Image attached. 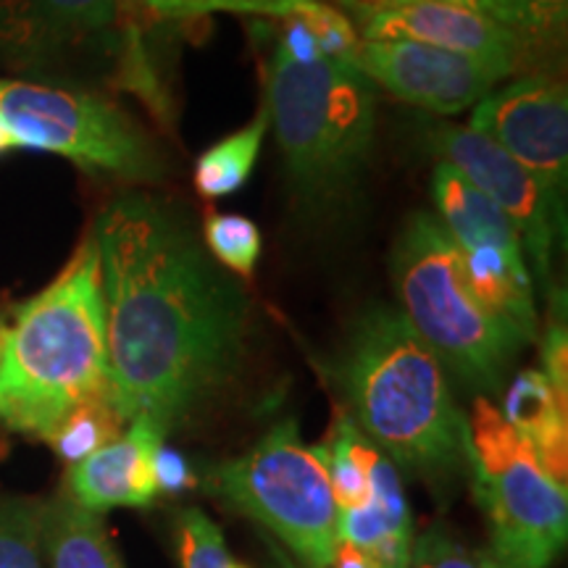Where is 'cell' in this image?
<instances>
[{"instance_id": "obj_17", "label": "cell", "mask_w": 568, "mask_h": 568, "mask_svg": "<svg viewBox=\"0 0 568 568\" xmlns=\"http://www.w3.org/2000/svg\"><path fill=\"white\" fill-rule=\"evenodd\" d=\"M568 403L560 400L539 368H527L510 382L503 418L531 447L539 464L552 479L566 485L568 479Z\"/></svg>"}, {"instance_id": "obj_23", "label": "cell", "mask_w": 568, "mask_h": 568, "mask_svg": "<svg viewBox=\"0 0 568 568\" xmlns=\"http://www.w3.org/2000/svg\"><path fill=\"white\" fill-rule=\"evenodd\" d=\"M124 422L119 418L116 410L109 403V395L95 397V400L84 403L82 408H77L71 414L59 432H55L51 445L55 453L69 464H77L90 453H95L98 447L119 437V426Z\"/></svg>"}, {"instance_id": "obj_10", "label": "cell", "mask_w": 568, "mask_h": 568, "mask_svg": "<svg viewBox=\"0 0 568 568\" xmlns=\"http://www.w3.org/2000/svg\"><path fill=\"white\" fill-rule=\"evenodd\" d=\"M437 148L445 163L458 169L474 187H479L516 226L524 255L535 264L537 280L548 282L552 247L564 234L566 213L556 209L535 176L497 142L471 126L447 124L437 132Z\"/></svg>"}, {"instance_id": "obj_1", "label": "cell", "mask_w": 568, "mask_h": 568, "mask_svg": "<svg viewBox=\"0 0 568 568\" xmlns=\"http://www.w3.org/2000/svg\"><path fill=\"white\" fill-rule=\"evenodd\" d=\"M101 258L109 403L166 435L230 385L243 361L247 295L193 226L148 195L116 197L92 226Z\"/></svg>"}, {"instance_id": "obj_18", "label": "cell", "mask_w": 568, "mask_h": 568, "mask_svg": "<svg viewBox=\"0 0 568 568\" xmlns=\"http://www.w3.org/2000/svg\"><path fill=\"white\" fill-rule=\"evenodd\" d=\"M42 558L45 568H124L101 516L69 495L45 503L42 510Z\"/></svg>"}, {"instance_id": "obj_6", "label": "cell", "mask_w": 568, "mask_h": 568, "mask_svg": "<svg viewBox=\"0 0 568 568\" xmlns=\"http://www.w3.org/2000/svg\"><path fill=\"white\" fill-rule=\"evenodd\" d=\"M466 466L497 568H550L566 548L568 493L485 395L466 418Z\"/></svg>"}, {"instance_id": "obj_2", "label": "cell", "mask_w": 568, "mask_h": 568, "mask_svg": "<svg viewBox=\"0 0 568 568\" xmlns=\"http://www.w3.org/2000/svg\"><path fill=\"white\" fill-rule=\"evenodd\" d=\"M347 416L397 471L439 481L466 466V416L445 366L395 305H372L339 358Z\"/></svg>"}, {"instance_id": "obj_29", "label": "cell", "mask_w": 568, "mask_h": 568, "mask_svg": "<svg viewBox=\"0 0 568 568\" xmlns=\"http://www.w3.org/2000/svg\"><path fill=\"white\" fill-rule=\"evenodd\" d=\"M339 3H343L345 9H351L355 21H358L374 11L393 9V6H403V3H414V0H339ZM447 3H460V6H468V9L481 11V0H447Z\"/></svg>"}, {"instance_id": "obj_34", "label": "cell", "mask_w": 568, "mask_h": 568, "mask_svg": "<svg viewBox=\"0 0 568 568\" xmlns=\"http://www.w3.org/2000/svg\"><path fill=\"white\" fill-rule=\"evenodd\" d=\"M0 351H3V337H0Z\"/></svg>"}, {"instance_id": "obj_12", "label": "cell", "mask_w": 568, "mask_h": 568, "mask_svg": "<svg viewBox=\"0 0 568 568\" xmlns=\"http://www.w3.org/2000/svg\"><path fill=\"white\" fill-rule=\"evenodd\" d=\"M358 67L400 101L443 116L477 105L497 80L508 77L471 55L410 40H361Z\"/></svg>"}, {"instance_id": "obj_4", "label": "cell", "mask_w": 568, "mask_h": 568, "mask_svg": "<svg viewBox=\"0 0 568 568\" xmlns=\"http://www.w3.org/2000/svg\"><path fill=\"white\" fill-rule=\"evenodd\" d=\"M376 101L358 61L295 55L274 45L268 61V124L284 166L311 201L345 195L374 145Z\"/></svg>"}, {"instance_id": "obj_28", "label": "cell", "mask_w": 568, "mask_h": 568, "mask_svg": "<svg viewBox=\"0 0 568 568\" xmlns=\"http://www.w3.org/2000/svg\"><path fill=\"white\" fill-rule=\"evenodd\" d=\"M155 479H159V489L163 493V489L187 487L193 481V474H190V468L180 453L161 445V450L155 453Z\"/></svg>"}, {"instance_id": "obj_16", "label": "cell", "mask_w": 568, "mask_h": 568, "mask_svg": "<svg viewBox=\"0 0 568 568\" xmlns=\"http://www.w3.org/2000/svg\"><path fill=\"white\" fill-rule=\"evenodd\" d=\"M437 219L458 251H497L527 258L516 226L489 197L474 187L458 169L439 161L432 174Z\"/></svg>"}, {"instance_id": "obj_14", "label": "cell", "mask_w": 568, "mask_h": 568, "mask_svg": "<svg viewBox=\"0 0 568 568\" xmlns=\"http://www.w3.org/2000/svg\"><path fill=\"white\" fill-rule=\"evenodd\" d=\"M163 432L151 418L140 416L130 429L98 447L69 468V497L92 514L113 508H145L161 493L155 479V453L163 445Z\"/></svg>"}, {"instance_id": "obj_13", "label": "cell", "mask_w": 568, "mask_h": 568, "mask_svg": "<svg viewBox=\"0 0 568 568\" xmlns=\"http://www.w3.org/2000/svg\"><path fill=\"white\" fill-rule=\"evenodd\" d=\"M358 38L364 42H424L443 51L471 55L500 69L503 74H510L521 55V45L506 27L487 13L447 0H414L368 13L358 19Z\"/></svg>"}, {"instance_id": "obj_33", "label": "cell", "mask_w": 568, "mask_h": 568, "mask_svg": "<svg viewBox=\"0 0 568 568\" xmlns=\"http://www.w3.org/2000/svg\"><path fill=\"white\" fill-rule=\"evenodd\" d=\"M13 148H17V142H13L11 132L6 130V124L0 122V155H6L9 151H13Z\"/></svg>"}, {"instance_id": "obj_3", "label": "cell", "mask_w": 568, "mask_h": 568, "mask_svg": "<svg viewBox=\"0 0 568 568\" xmlns=\"http://www.w3.org/2000/svg\"><path fill=\"white\" fill-rule=\"evenodd\" d=\"M0 429L51 443L63 422L109 395L105 305L95 237L0 329Z\"/></svg>"}, {"instance_id": "obj_9", "label": "cell", "mask_w": 568, "mask_h": 568, "mask_svg": "<svg viewBox=\"0 0 568 568\" xmlns=\"http://www.w3.org/2000/svg\"><path fill=\"white\" fill-rule=\"evenodd\" d=\"M471 130H477L521 163L566 213L568 180V95L548 77H524L489 92L474 105Z\"/></svg>"}, {"instance_id": "obj_24", "label": "cell", "mask_w": 568, "mask_h": 568, "mask_svg": "<svg viewBox=\"0 0 568 568\" xmlns=\"http://www.w3.org/2000/svg\"><path fill=\"white\" fill-rule=\"evenodd\" d=\"M176 552L182 568H251L232 556L222 529L201 508L176 514Z\"/></svg>"}, {"instance_id": "obj_15", "label": "cell", "mask_w": 568, "mask_h": 568, "mask_svg": "<svg viewBox=\"0 0 568 568\" xmlns=\"http://www.w3.org/2000/svg\"><path fill=\"white\" fill-rule=\"evenodd\" d=\"M372 500L358 510H339L337 537L372 558L376 568H408L414 548V516H410L400 471L372 447L368 456Z\"/></svg>"}, {"instance_id": "obj_21", "label": "cell", "mask_w": 568, "mask_h": 568, "mask_svg": "<svg viewBox=\"0 0 568 568\" xmlns=\"http://www.w3.org/2000/svg\"><path fill=\"white\" fill-rule=\"evenodd\" d=\"M42 510L45 503L0 497V568H45Z\"/></svg>"}, {"instance_id": "obj_19", "label": "cell", "mask_w": 568, "mask_h": 568, "mask_svg": "<svg viewBox=\"0 0 568 568\" xmlns=\"http://www.w3.org/2000/svg\"><path fill=\"white\" fill-rule=\"evenodd\" d=\"M268 130V111L264 109L251 124L209 148L195 163V187L209 201L237 193L258 161L264 134Z\"/></svg>"}, {"instance_id": "obj_5", "label": "cell", "mask_w": 568, "mask_h": 568, "mask_svg": "<svg viewBox=\"0 0 568 568\" xmlns=\"http://www.w3.org/2000/svg\"><path fill=\"white\" fill-rule=\"evenodd\" d=\"M393 280L403 314L445 372L493 393L529 339L479 303L464 258L437 216L418 211L393 247Z\"/></svg>"}, {"instance_id": "obj_20", "label": "cell", "mask_w": 568, "mask_h": 568, "mask_svg": "<svg viewBox=\"0 0 568 568\" xmlns=\"http://www.w3.org/2000/svg\"><path fill=\"white\" fill-rule=\"evenodd\" d=\"M481 13L506 27L521 51L558 48L566 38L568 0H481Z\"/></svg>"}, {"instance_id": "obj_25", "label": "cell", "mask_w": 568, "mask_h": 568, "mask_svg": "<svg viewBox=\"0 0 568 568\" xmlns=\"http://www.w3.org/2000/svg\"><path fill=\"white\" fill-rule=\"evenodd\" d=\"M408 568H497L487 550H474L445 527H429L414 537Z\"/></svg>"}, {"instance_id": "obj_8", "label": "cell", "mask_w": 568, "mask_h": 568, "mask_svg": "<svg viewBox=\"0 0 568 568\" xmlns=\"http://www.w3.org/2000/svg\"><path fill=\"white\" fill-rule=\"evenodd\" d=\"M0 122L17 148L69 159L90 174L155 182L163 161L130 113L90 92L0 80Z\"/></svg>"}, {"instance_id": "obj_32", "label": "cell", "mask_w": 568, "mask_h": 568, "mask_svg": "<svg viewBox=\"0 0 568 568\" xmlns=\"http://www.w3.org/2000/svg\"><path fill=\"white\" fill-rule=\"evenodd\" d=\"M264 545H266V552H268V568H303L293 556H290L287 550L282 548L280 542H274L272 537H266Z\"/></svg>"}, {"instance_id": "obj_26", "label": "cell", "mask_w": 568, "mask_h": 568, "mask_svg": "<svg viewBox=\"0 0 568 568\" xmlns=\"http://www.w3.org/2000/svg\"><path fill=\"white\" fill-rule=\"evenodd\" d=\"M545 379L550 382V387L556 389L560 400L568 403V337H566V324L552 318L548 332L542 339V368Z\"/></svg>"}, {"instance_id": "obj_7", "label": "cell", "mask_w": 568, "mask_h": 568, "mask_svg": "<svg viewBox=\"0 0 568 568\" xmlns=\"http://www.w3.org/2000/svg\"><path fill=\"white\" fill-rule=\"evenodd\" d=\"M209 487L303 568L329 566L339 510L322 447L305 445L295 422L276 424L243 456L213 466Z\"/></svg>"}, {"instance_id": "obj_31", "label": "cell", "mask_w": 568, "mask_h": 568, "mask_svg": "<svg viewBox=\"0 0 568 568\" xmlns=\"http://www.w3.org/2000/svg\"><path fill=\"white\" fill-rule=\"evenodd\" d=\"M326 568H376V566L372 564V558H368L366 552H361L358 548H353V545H347L339 539L335 556H332L329 566Z\"/></svg>"}, {"instance_id": "obj_27", "label": "cell", "mask_w": 568, "mask_h": 568, "mask_svg": "<svg viewBox=\"0 0 568 568\" xmlns=\"http://www.w3.org/2000/svg\"><path fill=\"white\" fill-rule=\"evenodd\" d=\"M197 17L205 13H255V17H268V19H282L297 0H193Z\"/></svg>"}, {"instance_id": "obj_22", "label": "cell", "mask_w": 568, "mask_h": 568, "mask_svg": "<svg viewBox=\"0 0 568 568\" xmlns=\"http://www.w3.org/2000/svg\"><path fill=\"white\" fill-rule=\"evenodd\" d=\"M203 237L205 251L213 255V261L240 276H251L264 253V237H261L258 224L247 216H237V213L211 216L203 226Z\"/></svg>"}, {"instance_id": "obj_30", "label": "cell", "mask_w": 568, "mask_h": 568, "mask_svg": "<svg viewBox=\"0 0 568 568\" xmlns=\"http://www.w3.org/2000/svg\"><path fill=\"white\" fill-rule=\"evenodd\" d=\"M151 13H159V17L169 19H187L197 17L193 0H140Z\"/></svg>"}, {"instance_id": "obj_11", "label": "cell", "mask_w": 568, "mask_h": 568, "mask_svg": "<svg viewBox=\"0 0 568 568\" xmlns=\"http://www.w3.org/2000/svg\"><path fill=\"white\" fill-rule=\"evenodd\" d=\"M138 38L122 0H0V53L21 67L90 45L113 48L124 61Z\"/></svg>"}]
</instances>
